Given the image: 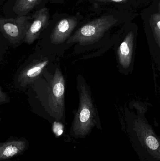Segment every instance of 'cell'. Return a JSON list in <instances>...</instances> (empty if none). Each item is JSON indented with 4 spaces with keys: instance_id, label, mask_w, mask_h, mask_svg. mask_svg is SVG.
I'll return each mask as SVG.
<instances>
[{
    "instance_id": "13",
    "label": "cell",
    "mask_w": 160,
    "mask_h": 161,
    "mask_svg": "<svg viewBox=\"0 0 160 161\" xmlns=\"http://www.w3.org/2000/svg\"><path fill=\"white\" fill-rule=\"evenodd\" d=\"M9 97L2 90L0 87V104H5L9 101Z\"/></svg>"
},
{
    "instance_id": "14",
    "label": "cell",
    "mask_w": 160,
    "mask_h": 161,
    "mask_svg": "<svg viewBox=\"0 0 160 161\" xmlns=\"http://www.w3.org/2000/svg\"><path fill=\"white\" fill-rule=\"evenodd\" d=\"M108 1H112V2H124V1H126V0H108Z\"/></svg>"
},
{
    "instance_id": "4",
    "label": "cell",
    "mask_w": 160,
    "mask_h": 161,
    "mask_svg": "<svg viewBox=\"0 0 160 161\" xmlns=\"http://www.w3.org/2000/svg\"><path fill=\"white\" fill-rule=\"evenodd\" d=\"M137 31H124L114 45L118 71L125 76L131 74L134 69L137 44Z\"/></svg>"
},
{
    "instance_id": "12",
    "label": "cell",
    "mask_w": 160,
    "mask_h": 161,
    "mask_svg": "<svg viewBox=\"0 0 160 161\" xmlns=\"http://www.w3.org/2000/svg\"><path fill=\"white\" fill-rule=\"evenodd\" d=\"M53 130L57 136L62 135L63 132V125L59 121L54 122L53 125Z\"/></svg>"
},
{
    "instance_id": "2",
    "label": "cell",
    "mask_w": 160,
    "mask_h": 161,
    "mask_svg": "<svg viewBox=\"0 0 160 161\" xmlns=\"http://www.w3.org/2000/svg\"><path fill=\"white\" fill-rule=\"evenodd\" d=\"M76 86L79 95V105L77 109L72 111L74 117L70 134L75 139H85L90 134L95 127L98 129L102 128L92 91L81 75H78L76 77Z\"/></svg>"
},
{
    "instance_id": "8",
    "label": "cell",
    "mask_w": 160,
    "mask_h": 161,
    "mask_svg": "<svg viewBox=\"0 0 160 161\" xmlns=\"http://www.w3.org/2000/svg\"><path fill=\"white\" fill-rule=\"evenodd\" d=\"M78 21L74 18H67L59 21L54 28L50 36L52 43L54 45H60L65 43L72 35ZM68 48L69 47L67 45Z\"/></svg>"
},
{
    "instance_id": "5",
    "label": "cell",
    "mask_w": 160,
    "mask_h": 161,
    "mask_svg": "<svg viewBox=\"0 0 160 161\" xmlns=\"http://www.w3.org/2000/svg\"><path fill=\"white\" fill-rule=\"evenodd\" d=\"M65 82L59 68H56L50 82L48 102L51 115L58 121H65Z\"/></svg>"
},
{
    "instance_id": "9",
    "label": "cell",
    "mask_w": 160,
    "mask_h": 161,
    "mask_svg": "<svg viewBox=\"0 0 160 161\" xmlns=\"http://www.w3.org/2000/svg\"><path fill=\"white\" fill-rule=\"evenodd\" d=\"M49 63V60H36L25 67L20 74L18 81L22 86L31 84L42 74Z\"/></svg>"
},
{
    "instance_id": "1",
    "label": "cell",
    "mask_w": 160,
    "mask_h": 161,
    "mask_svg": "<svg viewBox=\"0 0 160 161\" xmlns=\"http://www.w3.org/2000/svg\"><path fill=\"white\" fill-rule=\"evenodd\" d=\"M136 112L125 108L126 129L132 144L143 161H160L159 138L147 122L145 109L135 106Z\"/></svg>"
},
{
    "instance_id": "11",
    "label": "cell",
    "mask_w": 160,
    "mask_h": 161,
    "mask_svg": "<svg viewBox=\"0 0 160 161\" xmlns=\"http://www.w3.org/2000/svg\"><path fill=\"white\" fill-rule=\"evenodd\" d=\"M42 0H17L13 10L18 14H25L31 11Z\"/></svg>"
},
{
    "instance_id": "3",
    "label": "cell",
    "mask_w": 160,
    "mask_h": 161,
    "mask_svg": "<svg viewBox=\"0 0 160 161\" xmlns=\"http://www.w3.org/2000/svg\"><path fill=\"white\" fill-rule=\"evenodd\" d=\"M116 21L108 17H103L79 28L66 42L69 47L74 45L72 54L80 56L106 45L111 39H109L108 32Z\"/></svg>"
},
{
    "instance_id": "10",
    "label": "cell",
    "mask_w": 160,
    "mask_h": 161,
    "mask_svg": "<svg viewBox=\"0 0 160 161\" xmlns=\"http://www.w3.org/2000/svg\"><path fill=\"white\" fill-rule=\"evenodd\" d=\"M26 142L20 140H11L0 144V160L17 156L24 150Z\"/></svg>"
},
{
    "instance_id": "6",
    "label": "cell",
    "mask_w": 160,
    "mask_h": 161,
    "mask_svg": "<svg viewBox=\"0 0 160 161\" xmlns=\"http://www.w3.org/2000/svg\"><path fill=\"white\" fill-rule=\"evenodd\" d=\"M31 19L26 16L0 19V30L11 42H17L24 39L30 25Z\"/></svg>"
},
{
    "instance_id": "7",
    "label": "cell",
    "mask_w": 160,
    "mask_h": 161,
    "mask_svg": "<svg viewBox=\"0 0 160 161\" xmlns=\"http://www.w3.org/2000/svg\"><path fill=\"white\" fill-rule=\"evenodd\" d=\"M31 20L32 21L30 22L23 39V42L28 44H32L49 25L50 20L49 9L44 7L38 10Z\"/></svg>"
}]
</instances>
